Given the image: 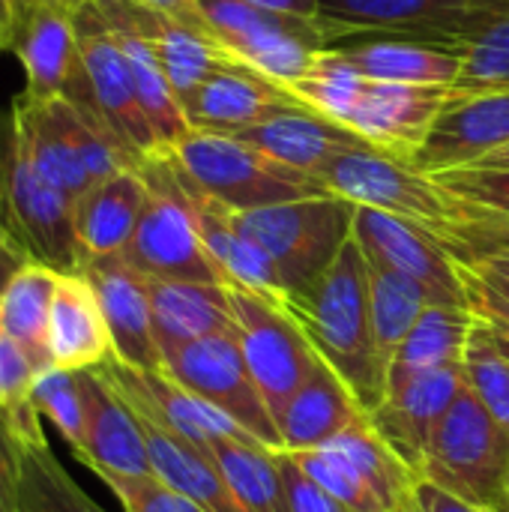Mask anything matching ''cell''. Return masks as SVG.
Wrapping results in <instances>:
<instances>
[{
  "mask_svg": "<svg viewBox=\"0 0 509 512\" xmlns=\"http://www.w3.org/2000/svg\"><path fill=\"white\" fill-rule=\"evenodd\" d=\"M123 512H204L195 501L165 486L159 477H105Z\"/></svg>",
  "mask_w": 509,
  "mask_h": 512,
  "instance_id": "42",
  "label": "cell"
},
{
  "mask_svg": "<svg viewBox=\"0 0 509 512\" xmlns=\"http://www.w3.org/2000/svg\"><path fill=\"white\" fill-rule=\"evenodd\" d=\"M509 144V90L447 99L429 138L411 159L420 174L471 168Z\"/></svg>",
  "mask_w": 509,
  "mask_h": 512,
  "instance_id": "17",
  "label": "cell"
},
{
  "mask_svg": "<svg viewBox=\"0 0 509 512\" xmlns=\"http://www.w3.org/2000/svg\"><path fill=\"white\" fill-rule=\"evenodd\" d=\"M456 39L465 45V63L453 96L509 90V0H486Z\"/></svg>",
  "mask_w": 509,
  "mask_h": 512,
  "instance_id": "33",
  "label": "cell"
},
{
  "mask_svg": "<svg viewBox=\"0 0 509 512\" xmlns=\"http://www.w3.org/2000/svg\"><path fill=\"white\" fill-rule=\"evenodd\" d=\"M180 177H183V186H186V195H189V204H192V213L198 222L201 243H204L210 261L216 264V270L222 273V282L228 288L255 291V294H264L270 300L285 303L288 294H285V285L279 279L273 258L252 237H246L240 231L234 210H228L219 201H213L210 195H204L183 174V168H180Z\"/></svg>",
  "mask_w": 509,
  "mask_h": 512,
  "instance_id": "24",
  "label": "cell"
},
{
  "mask_svg": "<svg viewBox=\"0 0 509 512\" xmlns=\"http://www.w3.org/2000/svg\"><path fill=\"white\" fill-rule=\"evenodd\" d=\"M495 330V327H492ZM495 339H498V345H501V351L509 357V333H501V330H495Z\"/></svg>",
  "mask_w": 509,
  "mask_h": 512,
  "instance_id": "56",
  "label": "cell"
},
{
  "mask_svg": "<svg viewBox=\"0 0 509 512\" xmlns=\"http://www.w3.org/2000/svg\"><path fill=\"white\" fill-rule=\"evenodd\" d=\"M462 369L468 390L495 417V423L509 432V357L501 351L495 330L480 318L471 330Z\"/></svg>",
  "mask_w": 509,
  "mask_h": 512,
  "instance_id": "39",
  "label": "cell"
},
{
  "mask_svg": "<svg viewBox=\"0 0 509 512\" xmlns=\"http://www.w3.org/2000/svg\"><path fill=\"white\" fill-rule=\"evenodd\" d=\"M57 279V270L39 261H27L0 294V330L24 348V354L33 360L39 372L51 366L48 321Z\"/></svg>",
  "mask_w": 509,
  "mask_h": 512,
  "instance_id": "32",
  "label": "cell"
},
{
  "mask_svg": "<svg viewBox=\"0 0 509 512\" xmlns=\"http://www.w3.org/2000/svg\"><path fill=\"white\" fill-rule=\"evenodd\" d=\"M162 372L240 423L261 447L282 450L276 420L243 363L234 333L207 336L171 351L162 360Z\"/></svg>",
  "mask_w": 509,
  "mask_h": 512,
  "instance_id": "12",
  "label": "cell"
},
{
  "mask_svg": "<svg viewBox=\"0 0 509 512\" xmlns=\"http://www.w3.org/2000/svg\"><path fill=\"white\" fill-rule=\"evenodd\" d=\"M273 456L279 462V474L291 501V512H351L333 495H327L318 483H312L285 450H273Z\"/></svg>",
  "mask_w": 509,
  "mask_h": 512,
  "instance_id": "45",
  "label": "cell"
},
{
  "mask_svg": "<svg viewBox=\"0 0 509 512\" xmlns=\"http://www.w3.org/2000/svg\"><path fill=\"white\" fill-rule=\"evenodd\" d=\"M258 9L288 15V18H303V21H318V0H249Z\"/></svg>",
  "mask_w": 509,
  "mask_h": 512,
  "instance_id": "50",
  "label": "cell"
},
{
  "mask_svg": "<svg viewBox=\"0 0 509 512\" xmlns=\"http://www.w3.org/2000/svg\"><path fill=\"white\" fill-rule=\"evenodd\" d=\"M357 204L342 195H312L252 213H234L240 231L252 237L276 264L288 300L306 294L339 258L354 234Z\"/></svg>",
  "mask_w": 509,
  "mask_h": 512,
  "instance_id": "6",
  "label": "cell"
},
{
  "mask_svg": "<svg viewBox=\"0 0 509 512\" xmlns=\"http://www.w3.org/2000/svg\"><path fill=\"white\" fill-rule=\"evenodd\" d=\"M468 270H471L477 279H483L486 285H492L495 291L509 294V243L489 249V252L480 255Z\"/></svg>",
  "mask_w": 509,
  "mask_h": 512,
  "instance_id": "48",
  "label": "cell"
},
{
  "mask_svg": "<svg viewBox=\"0 0 509 512\" xmlns=\"http://www.w3.org/2000/svg\"><path fill=\"white\" fill-rule=\"evenodd\" d=\"M324 447L336 450L339 456H345L360 474L363 480L375 489V495L381 498V504L387 512L402 507L411 501V489L417 483V477L405 468V462L381 441V435L372 429L369 417H357L351 426H345L333 441H327Z\"/></svg>",
  "mask_w": 509,
  "mask_h": 512,
  "instance_id": "36",
  "label": "cell"
},
{
  "mask_svg": "<svg viewBox=\"0 0 509 512\" xmlns=\"http://www.w3.org/2000/svg\"><path fill=\"white\" fill-rule=\"evenodd\" d=\"M108 24V21H105ZM129 60V69H132V81H135V93H138V102L162 144V150H171L192 126L186 120V111L165 75V69L159 66L153 48L147 45L144 36H138L135 30L129 27H117V24H108Z\"/></svg>",
  "mask_w": 509,
  "mask_h": 512,
  "instance_id": "35",
  "label": "cell"
},
{
  "mask_svg": "<svg viewBox=\"0 0 509 512\" xmlns=\"http://www.w3.org/2000/svg\"><path fill=\"white\" fill-rule=\"evenodd\" d=\"M36 372L39 369L24 354V348L0 330V411L30 399Z\"/></svg>",
  "mask_w": 509,
  "mask_h": 512,
  "instance_id": "44",
  "label": "cell"
},
{
  "mask_svg": "<svg viewBox=\"0 0 509 512\" xmlns=\"http://www.w3.org/2000/svg\"><path fill=\"white\" fill-rule=\"evenodd\" d=\"M168 153L204 195L234 213L333 195L315 174L282 165L234 135L189 129Z\"/></svg>",
  "mask_w": 509,
  "mask_h": 512,
  "instance_id": "4",
  "label": "cell"
},
{
  "mask_svg": "<svg viewBox=\"0 0 509 512\" xmlns=\"http://www.w3.org/2000/svg\"><path fill=\"white\" fill-rule=\"evenodd\" d=\"M138 171L147 180L150 195L120 258L147 279L225 285L222 273L201 243L198 222L174 156L168 150L147 156Z\"/></svg>",
  "mask_w": 509,
  "mask_h": 512,
  "instance_id": "5",
  "label": "cell"
},
{
  "mask_svg": "<svg viewBox=\"0 0 509 512\" xmlns=\"http://www.w3.org/2000/svg\"><path fill=\"white\" fill-rule=\"evenodd\" d=\"M27 261H30L27 252H24L15 240L0 237V294H3V288L9 285V279L21 270V264H27Z\"/></svg>",
  "mask_w": 509,
  "mask_h": 512,
  "instance_id": "51",
  "label": "cell"
},
{
  "mask_svg": "<svg viewBox=\"0 0 509 512\" xmlns=\"http://www.w3.org/2000/svg\"><path fill=\"white\" fill-rule=\"evenodd\" d=\"M12 48L18 51L24 66L27 96L33 99L63 96L81 111L99 114L81 63L75 15L48 3H30L18 15Z\"/></svg>",
  "mask_w": 509,
  "mask_h": 512,
  "instance_id": "14",
  "label": "cell"
},
{
  "mask_svg": "<svg viewBox=\"0 0 509 512\" xmlns=\"http://www.w3.org/2000/svg\"><path fill=\"white\" fill-rule=\"evenodd\" d=\"M0 512H15V450L0 411Z\"/></svg>",
  "mask_w": 509,
  "mask_h": 512,
  "instance_id": "49",
  "label": "cell"
},
{
  "mask_svg": "<svg viewBox=\"0 0 509 512\" xmlns=\"http://www.w3.org/2000/svg\"><path fill=\"white\" fill-rule=\"evenodd\" d=\"M51 366L66 372L96 369L111 351V333L99 306V297L84 273H60L48 321Z\"/></svg>",
  "mask_w": 509,
  "mask_h": 512,
  "instance_id": "26",
  "label": "cell"
},
{
  "mask_svg": "<svg viewBox=\"0 0 509 512\" xmlns=\"http://www.w3.org/2000/svg\"><path fill=\"white\" fill-rule=\"evenodd\" d=\"M435 177L450 192H456L459 198L509 219V171L456 168V171H444V174H435Z\"/></svg>",
  "mask_w": 509,
  "mask_h": 512,
  "instance_id": "43",
  "label": "cell"
},
{
  "mask_svg": "<svg viewBox=\"0 0 509 512\" xmlns=\"http://www.w3.org/2000/svg\"><path fill=\"white\" fill-rule=\"evenodd\" d=\"M132 411H135L144 441H147L153 477H159L165 486H171L180 495H186L189 501H195L204 512H243L237 507V501L210 453L189 444L186 438H180L177 432H171L150 414H144L138 408H132Z\"/></svg>",
  "mask_w": 509,
  "mask_h": 512,
  "instance_id": "30",
  "label": "cell"
},
{
  "mask_svg": "<svg viewBox=\"0 0 509 512\" xmlns=\"http://www.w3.org/2000/svg\"><path fill=\"white\" fill-rule=\"evenodd\" d=\"M102 306L114 360L138 372H162V351L153 336V309L147 276L129 267L120 255L93 258L81 270Z\"/></svg>",
  "mask_w": 509,
  "mask_h": 512,
  "instance_id": "20",
  "label": "cell"
},
{
  "mask_svg": "<svg viewBox=\"0 0 509 512\" xmlns=\"http://www.w3.org/2000/svg\"><path fill=\"white\" fill-rule=\"evenodd\" d=\"M369 78L336 48H321L306 69V75L288 90L312 111L348 126L351 111L357 108Z\"/></svg>",
  "mask_w": 509,
  "mask_h": 512,
  "instance_id": "37",
  "label": "cell"
},
{
  "mask_svg": "<svg viewBox=\"0 0 509 512\" xmlns=\"http://www.w3.org/2000/svg\"><path fill=\"white\" fill-rule=\"evenodd\" d=\"M411 504L417 512H492L483 510V507H474L468 501H459L453 495H447L444 489L426 483V480H417L414 489H411Z\"/></svg>",
  "mask_w": 509,
  "mask_h": 512,
  "instance_id": "47",
  "label": "cell"
},
{
  "mask_svg": "<svg viewBox=\"0 0 509 512\" xmlns=\"http://www.w3.org/2000/svg\"><path fill=\"white\" fill-rule=\"evenodd\" d=\"M447 99L450 87L390 84L369 78L357 108L348 117V129H354L375 150L411 165Z\"/></svg>",
  "mask_w": 509,
  "mask_h": 512,
  "instance_id": "19",
  "label": "cell"
},
{
  "mask_svg": "<svg viewBox=\"0 0 509 512\" xmlns=\"http://www.w3.org/2000/svg\"><path fill=\"white\" fill-rule=\"evenodd\" d=\"M495 512H509V498H507V501H504V504H501V507H498V510H495Z\"/></svg>",
  "mask_w": 509,
  "mask_h": 512,
  "instance_id": "59",
  "label": "cell"
},
{
  "mask_svg": "<svg viewBox=\"0 0 509 512\" xmlns=\"http://www.w3.org/2000/svg\"><path fill=\"white\" fill-rule=\"evenodd\" d=\"M12 9H15V24H18V15L27 9V0H12Z\"/></svg>",
  "mask_w": 509,
  "mask_h": 512,
  "instance_id": "57",
  "label": "cell"
},
{
  "mask_svg": "<svg viewBox=\"0 0 509 512\" xmlns=\"http://www.w3.org/2000/svg\"><path fill=\"white\" fill-rule=\"evenodd\" d=\"M420 480L492 512L509 498V432L468 387L429 441Z\"/></svg>",
  "mask_w": 509,
  "mask_h": 512,
  "instance_id": "7",
  "label": "cell"
},
{
  "mask_svg": "<svg viewBox=\"0 0 509 512\" xmlns=\"http://www.w3.org/2000/svg\"><path fill=\"white\" fill-rule=\"evenodd\" d=\"M141 3H147V6H153V9H159V12L177 18V21H186V24H192V27L207 30L201 12H198V6H195V0H141Z\"/></svg>",
  "mask_w": 509,
  "mask_h": 512,
  "instance_id": "52",
  "label": "cell"
},
{
  "mask_svg": "<svg viewBox=\"0 0 509 512\" xmlns=\"http://www.w3.org/2000/svg\"><path fill=\"white\" fill-rule=\"evenodd\" d=\"M315 354L345 381L369 414L387 396V363L378 354L369 306V261L351 237L327 273L300 297L285 300Z\"/></svg>",
  "mask_w": 509,
  "mask_h": 512,
  "instance_id": "2",
  "label": "cell"
},
{
  "mask_svg": "<svg viewBox=\"0 0 509 512\" xmlns=\"http://www.w3.org/2000/svg\"><path fill=\"white\" fill-rule=\"evenodd\" d=\"M351 237L372 267L414 282L429 303L471 309L465 264L435 234L384 210L357 204Z\"/></svg>",
  "mask_w": 509,
  "mask_h": 512,
  "instance_id": "11",
  "label": "cell"
},
{
  "mask_svg": "<svg viewBox=\"0 0 509 512\" xmlns=\"http://www.w3.org/2000/svg\"><path fill=\"white\" fill-rule=\"evenodd\" d=\"M30 402L45 420H51V426L63 435V441L78 456L84 447V408H81L75 372H66L57 366L36 372L33 387H30Z\"/></svg>",
  "mask_w": 509,
  "mask_h": 512,
  "instance_id": "41",
  "label": "cell"
},
{
  "mask_svg": "<svg viewBox=\"0 0 509 512\" xmlns=\"http://www.w3.org/2000/svg\"><path fill=\"white\" fill-rule=\"evenodd\" d=\"M297 468L318 483L327 495H333L339 504H345L351 512H387L375 489L363 480V474L336 450L321 447V450H306V453H288Z\"/></svg>",
  "mask_w": 509,
  "mask_h": 512,
  "instance_id": "40",
  "label": "cell"
},
{
  "mask_svg": "<svg viewBox=\"0 0 509 512\" xmlns=\"http://www.w3.org/2000/svg\"><path fill=\"white\" fill-rule=\"evenodd\" d=\"M468 294H471V312L486 321L489 327L509 333V294L504 291H495L492 285H486L483 279H477L468 267Z\"/></svg>",
  "mask_w": 509,
  "mask_h": 512,
  "instance_id": "46",
  "label": "cell"
},
{
  "mask_svg": "<svg viewBox=\"0 0 509 512\" xmlns=\"http://www.w3.org/2000/svg\"><path fill=\"white\" fill-rule=\"evenodd\" d=\"M474 324H477V315L471 309L429 303L387 366V390L402 387L438 369L462 366Z\"/></svg>",
  "mask_w": 509,
  "mask_h": 512,
  "instance_id": "31",
  "label": "cell"
},
{
  "mask_svg": "<svg viewBox=\"0 0 509 512\" xmlns=\"http://www.w3.org/2000/svg\"><path fill=\"white\" fill-rule=\"evenodd\" d=\"M471 168H480V171H509V144L501 147V150H495V153H489L486 159H480Z\"/></svg>",
  "mask_w": 509,
  "mask_h": 512,
  "instance_id": "54",
  "label": "cell"
},
{
  "mask_svg": "<svg viewBox=\"0 0 509 512\" xmlns=\"http://www.w3.org/2000/svg\"><path fill=\"white\" fill-rule=\"evenodd\" d=\"M486 0H318L327 45L345 33H444L459 36Z\"/></svg>",
  "mask_w": 509,
  "mask_h": 512,
  "instance_id": "23",
  "label": "cell"
},
{
  "mask_svg": "<svg viewBox=\"0 0 509 512\" xmlns=\"http://www.w3.org/2000/svg\"><path fill=\"white\" fill-rule=\"evenodd\" d=\"M291 105H300V99L288 87L231 57L204 78V84L186 99L183 111L192 129L240 135Z\"/></svg>",
  "mask_w": 509,
  "mask_h": 512,
  "instance_id": "22",
  "label": "cell"
},
{
  "mask_svg": "<svg viewBox=\"0 0 509 512\" xmlns=\"http://www.w3.org/2000/svg\"><path fill=\"white\" fill-rule=\"evenodd\" d=\"M321 183L360 207H375L435 234L465 267L509 243V219L450 192L438 177L420 174L375 147L345 150L324 165Z\"/></svg>",
  "mask_w": 509,
  "mask_h": 512,
  "instance_id": "1",
  "label": "cell"
},
{
  "mask_svg": "<svg viewBox=\"0 0 509 512\" xmlns=\"http://www.w3.org/2000/svg\"><path fill=\"white\" fill-rule=\"evenodd\" d=\"M210 456L243 512H291L273 450L261 444L216 441Z\"/></svg>",
  "mask_w": 509,
  "mask_h": 512,
  "instance_id": "34",
  "label": "cell"
},
{
  "mask_svg": "<svg viewBox=\"0 0 509 512\" xmlns=\"http://www.w3.org/2000/svg\"><path fill=\"white\" fill-rule=\"evenodd\" d=\"M30 3H48V6H57V9L75 15V12H78L81 6H87L90 0H27V6H30Z\"/></svg>",
  "mask_w": 509,
  "mask_h": 512,
  "instance_id": "55",
  "label": "cell"
},
{
  "mask_svg": "<svg viewBox=\"0 0 509 512\" xmlns=\"http://www.w3.org/2000/svg\"><path fill=\"white\" fill-rule=\"evenodd\" d=\"M327 48L342 51L366 78L390 84L453 87L465 63V45L444 33L360 30L333 39Z\"/></svg>",
  "mask_w": 509,
  "mask_h": 512,
  "instance_id": "15",
  "label": "cell"
},
{
  "mask_svg": "<svg viewBox=\"0 0 509 512\" xmlns=\"http://www.w3.org/2000/svg\"><path fill=\"white\" fill-rule=\"evenodd\" d=\"M147 180L138 168H126L75 201V237L84 252V264L93 258H111L126 249L147 204Z\"/></svg>",
  "mask_w": 509,
  "mask_h": 512,
  "instance_id": "29",
  "label": "cell"
},
{
  "mask_svg": "<svg viewBox=\"0 0 509 512\" xmlns=\"http://www.w3.org/2000/svg\"><path fill=\"white\" fill-rule=\"evenodd\" d=\"M369 306H372V330L381 360L390 366L393 354L405 342V336L420 321L429 297L408 279L384 273L369 264Z\"/></svg>",
  "mask_w": 509,
  "mask_h": 512,
  "instance_id": "38",
  "label": "cell"
},
{
  "mask_svg": "<svg viewBox=\"0 0 509 512\" xmlns=\"http://www.w3.org/2000/svg\"><path fill=\"white\" fill-rule=\"evenodd\" d=\"M390 512H417V510H414V504L408 501V504H402V507H396V510H390Z\"/></svg>",
  "mask_w": 509,
  "mask_h": 512,
  "instance_id": "58",
  "label": "cell"
},
{
  "mask_svg": "<svg viewBox=\"0 0 509 512\" xmlns=\"http://www.w3.org/2000/svg\"><path fill=\"white\" fill-rule=\"evenodd\" d=\"M207 33L243 66L291 87L327 48L318 21L288 18L252 6L249 0H195Z\"/></svg>",
  "mask_w": 509,
  "mask_h": 512,
  "instance_id": "8",
  "label": "cell"
},
{
  "mask_svg": "<svg viewBox=\"0 0 509 512\" xmlns=\"http://www.w3.org/2000/svg\"><path fill=\"white\" fill-rule=\"evenodd\" d=\"M234 138L252 144L255 150L273 156L282 165H291V168L315 174V177L339 153L357 150V147H372L354 129H348V126L306 108L303 102L276 111L273 117L261 120L258 126H252V129H246V132H240Z\"/></svg>",
  "mask_w": 509,
  "mask_h": 512,
  "instance_id": "25",
  "label": "cell"
},
{
  "mask_svg": "<svg viewBox=\"0 0 509 512\" xmlns=\"http://www.w3.org/2000/svg\"><path fill=\"white\" fill-rule=\"evenodd\" d=\"M228 300L243 363L276 420L318 354L285 303L243 288H228Z\"/></svg>",
  "mask_w": 509,
  "mask_h": 512,
  "instance_id": "10",
  "label": "cell"
},
{
  "mask_svg": "<svg viewBox=\"0 0 509 512\" xmlns=\"http://www.w3.org/2000/svg\"><path fill=\"white\" fill-rule=\"evenodd\" d=\"M15 39V9L12 0H0V48H9Z\"/></svg>",
  "mask_w": 509,
  "mask_h": 512,
  "instance_id": "53",
  "label": "cell"
},
{
  "mask_svg": "<svg viewBox=\"0 0 509 512\" xmlns=\"http://www.w3.org/2000/svg\"><path fill=\"white\" fill-rule=\"evenodd\" d=\"M363 414L366 411L345 387V381L321 357H315L309 375L276 417L282 450L285 453L321 450L327 441H333L345 426H351Z\"/></svg>",
  "mask_w": 509,
  "mask_h": 512,
  "instance_id": "27",
  "label": "cell"
},
{
  "mask_svg": "<svg viewBox=\"0 0 509 512\" xmlns=\"http://www.w3.org/2000/svg\"><path fill=\"white\" fill-rule=\"evenodd\" d=\"M9 123L24 135L39 174L72 201L96 183L141 165L99 114L81 111L63 96L33 99L24 93L12 105Z\"/></svg>",
  "mask_w": 509,
  "mask_h": 512,
  "instance_id": "3",
  "label": "cell"
},
{
  "mask_svg": "<svg viewBox=\"0 0 509 512\" xmlns=\"http://www.w3.org/2000/svg\"><path fill=\"white\" fill-rule=\"evenodd\" d=\"M75 30H78V48H81L87 87L105 126L120 138V144L138 162L162 153V144L138 102L129 60L114 30L105 24V18L99 15L93 3L75 12Z\"/></svg>",
  "mask_w": 509,
  "mask_h": 512,
  "instance_id": "13",
  "label": "cell"
},
{
  "mask_svg": "<svg viewBox=\"0 0 509 512\" xmlns=\"http://www.w3.org/2000/svg\"><path fill=\"white\" fill-rule=\"evenodd\" d=\"M3 195L12 237L30 261L57 273L84 270V252L75 237V201L39 174L24 135L12 123L3 162Z\"/></svg>",
  "mask_w": 509,
  "mask_h": 512,
  "instance_id": "9",
  "label": "cell"
},
{
  "mask_svg": "<svg viewBox=\"0 0 509 512\" xmlns=\"http://www.w3.org/2000/svg\"><path fill=\"white\" fill-rule=\"evenodd\" d=\"M75 384L84 408V447L78 459L102 480L153 474L141 423L102 369L75 372Z\"/></svg>",
  "mask_w": 509,
  "mask_h": 512,
  "instance_id": "16",
  "label": "cell"
},
{
  "mask_svg": "<svg viewBox=\"0 0 509 512\" xmlns=\"http://www.w3.org/2000/svg\"><path fill=\"white\" fill-rule=\"evenodd\" d=\"M147 291L153 309V336L162 360L189 342L234 333L228 285L147 279Z\"/></svg>",
  "mask_w": 509,
  "mask_h": 512,
  "instance_id": "28",
  "label": "cell"
},
{
  "mask_svg": "<svg viewBox=\"0 0 509 512\" xmlns=\"http://www.w3.org/2000/svg\"><path fill=\"white\" fill-rule=\"evenodd\" d=\"M15 450V512H105L60 465L33 402L3 408Z\"/></svg>",
  "mask_w": 509,
  "mask_h": 512,
  "instance_id": "21",
  "label": "cell"
},
{
  "mask_svg": "<svg viewBox=\"0 0 509 512\" xmlns=\"http://www.w3.org/2000/svg\"><path fill=\"white\" fill-rule=\"evenodd\" d=\"M465 369L450 366L429 375H420L402 387L387 390L384 402L369 411L372 429L381 435V441L405 462V468L420 480L423 456L429 441L435 438L441 420L456 405V399L465 393Z\"/></svg>",
  "mask_w": 509,
  "mask_h": 512,
  "instance_id": "18",
  "label": "cell"
}]
</instances>
